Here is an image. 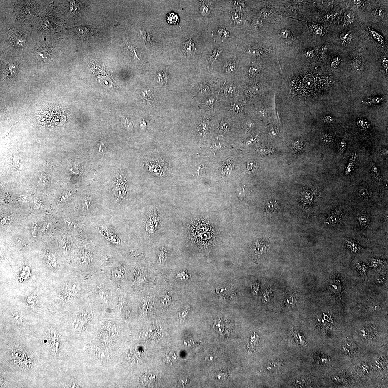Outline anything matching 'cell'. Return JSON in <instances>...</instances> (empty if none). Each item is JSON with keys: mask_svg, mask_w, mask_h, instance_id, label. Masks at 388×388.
<instances>
[{"mask_svg": "<svg viewBox=\"0 0 388 388\" xmlns=\"http://www.w3.org/2000/svg\"><path fill=\"white\" fill-rule=\"evenodd\" d=\"M200 12L204 16H207L209 12V9L208 5L204 2H201Z\"/></svg>", "mask_w": 388, "mask_h": 388, "instance_id": "cell-27", "label": "cell"}, {"mask_svg": "<svg viewBox=\"0 0 388 388\" xmlns=\"http://www.w3.org/2000/svg\"><path fill=\"white\" fill-rule=\"evenodd\" d=\"M285 305L289 307H292L296 304V300L295 295L291 292H287L284 298Z\"/></svg>", "mask_w": 388, "mask_h": 388, "instance_id": "cell-6", "label": "cell"}, {"mask_svg": "<svg viewBox=\"0 0 388 388\" xmlns=\"http://www.w3.org/2000/svg\"><path fill=\"white\" fill-rule=\"evenodd\" d=\"M357 125L363 129H368L370 127V123L366 119L359 118L357 119Z\"/></svg>", "mask_w": 388, "mask_h": 388, "instance_id": "cell-22", "label": "cell"}, {"mask_svg": "<svg viewBox=\"0 0 388 388\" xmlns=\"http://www.w3.org/2000/svg\"><path fill=\"white\" fill-rule=\"evenodd\" d=\"M266 208L268 212H270V213L274 212L277 208V202L274 201L269 202L266 205Z\"/></svg>", "mask_w": 388, "mask_h": 388, "instance_id": "cell-24", "label": "cell"}, {"mask_svg": "<svg viewBox=\"0 0 388 388\" xmlns=\"http://www.w3.org/2000/svg\"><path fill=\"white\" fill-rule=\"evenodd\" d=\"M155 379V375L151 373H143L140 378V380L146 386H150L154 383Z\"/></svg>", "mask_w": 388, "mask_h": 388, "instance_id": "cell-4", "label": "cell"}, {"mask_svg": "<svg viewBox=\"0 0 388 388\" xmlns=\"http://www.w3.org/2000/svg\"><path fill=\"white\" fill-rule=\"evenodd\" d=\"M178 360V357L174 353L170 352L166 354V356L165 361L167 364H172L175 363Z\"/></svg>", "mask_w": 388, "mask_h": 388, "instance_id": "cell-18", "label": "cell"}, {"mask_svg": "<svg viewBox=\"0 0 388 388\" xmlns=\"http://www.w3.org/2000/svg\"><path fill=\"white\" fill-rule=\"evenodd\" d=\"M303 87L304 89H306L307 90L308 89V90L312 89L315 85V80L313 77V76L311 75H308L306 76L304 79L303 81Z\"/></svg>", "mask_w": 388, "mask_h": 388, "instance_id": "cell-9", "label": "cell"}, {"mask_svg": "<svg viewBox=\"0 0 388 388\" xmlns=\"http://www.w3.org/2000/svg\"><path fill=\"white\" fill-rule=\"evenodd\" d=\"M347 245L349 249L352 252L356 253L360 249L358 245H357L354 241H348Z\"/></svg>", "mask_w": 388, "mask_h": 388, "instance_id": "cell-25", "label": "cell"}, {"mask_svg": "<svg viewBox=\"0 0 388 388\" xmlns=\"http://www.w3.org/2000/svg\"><path fill=\"white\" fill-rule=\"evenodd\" d=\"M246 192L245 188H244V187H243L241 190H240L239 192V197L240 198H244L245 196Z\"/></svg>", "mask_w": 388, "mask_h": 388, "instance_id": "cell-46", "label": "cell"}, {"mask_svg": "<svg viewBox=\"0 0 388 388\" xmlns=\"http://www.w3.org/2000/svg\"><path fill=\"white\" fill-rule=\"evenodd\" d=\"M32 230V233L33 235H36L37 233V231H38V227H37V224L36 223L34 224L33 225Z\"/></svg>", "mask_w": 388, "mask_h": 388, "instance_id": "cell-48", "label": "cell"}, {"mask_svg": "<svg viewBox=\"0 0 388 388\" xmlns=\"http://www.w3.org/2000/svg\"><path fill=\"white\" fill-rule=\"evenodd\" d=\"M234 3L236 7L238 8L239 9H242L245 7V3L242 1H235Z\"/></svg>", "mask_w": 388, "mask_h": 388, "instance_id": "cell-41", "label": "cell"}, {"mask_svg": "<svg viewBox=\"0 0 388 388\" xmlns=\"http://www.w3.org/2000/svg\"><path fill=\"white\" fill-rule=\"evenodd\" d=\"M346 141L344 139H343L340 142L339 145H338V152L339 154L342 155L343 154L344 152L346 150Z\"/></svg>", "mask_w": 388, "mask_h": 388, "instance_id": "cell-28", "label": "cell"}, {"mask_svg": "<svg viewBox=\"0 0 388 388\" xmlns=\"http://www.w3.org/2000/svg\"><path fill=\"white\" fill-rule=\"evenodd\" d=\"M112 275L114 279L116 280H122L124 277V275L121 271L118 270H115L112 273Z\"/></svg>", "mask_w": 388, "mask_h": 388, "instance_id": "cell-33", "label": "cell"}, {"mask_svg": "<svg viewBox=\"0 0 388 388\" xmlns=\"http://www.w3.org/2000/svg\"><path fill=\"white\" fill-rule=\"evenodd\" d=\"M340 38L343 43H349L351 41L352 33L350 31L344 32L340 34Z\"/></svg>", "mask_w": 388, "mask_h": 388, "instance_id": "cell-16", "label": "cell"}, {"mask_svg": "<svg viewBox=\"0 0 388 388\" xmlns=\"http://www.w3.org/2000/svg\"><path fill=\"white\" fill-rule=\"evenodd\" d=\"M370 171L373 177L375 179L376 182L379 185L382 184V179L377 166L374 162H372L370 164Z\"/></svg>", "mask_w": 388, "mask_h": 388, "instance_id": "cell-2", "label": "cell"}, {"mask_svg": "<svg viewBox=\"0 0 388 388\" xmlns=\"http://www.w3.org/2000/svg\"><path fill=\"white\" fill-rule=\"evenodd\" d=\"M380 153L381 155L382 156H383V157H385V156H387L388 153L387 149H382V150H381V151H380Z\"/></svg>", "mask_w": 388, "mask_h": 388, "instance_id": "cell-51", "label": "cell"}, {"mask_svg": "<svg viewBox=\"0 0 388 388\" xmlns=\"http://www.w3.org/2000/svg\"><path fill=\"white\" fill-rule=\"evenodd\" d=\"M172 300V297L170 294L168 292H165L162 294L161 298V302L164 306L169 305Z\"/></svg>", "mask_w": 388, "mask_h": 388, "instance_id": "cell-21", "label": "cell"}, {"mask_svg": "<svg viewBox=\"0 0 388 388\" xmlns=\"http://www.w3.org/2000/svg\"><path fill=\"white\" fill-rule=\"evenodd\" d=\"M279 131V127L277 126H275L271 129L270 132V136L271 137L274 138L277 136L278 134Z\"/></svg>", "mask_w": 388, "mask_h": 388, "instance_id": "cell-38", "label": "cell"}, {"mask_svg": "<svg viewBox=\"0 0 388 388\" xmlns=\"http://www.w3.org/2000/svg\"><path fill=\"white\" fill-rule=\"evenodd\" d=\"M247 169L250 172H252L255 170V163L250 161L248 162L247 165Z\"/></svg>", "mask_w": 388, "mask_h": 388, "instance_id": "cell-42", "label": "cell"}, {"mask_svg": "<svg viewBox=\"0 0 388 388\" xmlns=\"http://www.w3.org/2000/svg\"><path fill=\"white\" fill-rule=\"evenodd\" d=\"M371 34L373 37L378 42L382 43L383 41V38L380 34H378L377 32L374 31V30H372L371 31Z\"/></svg>", "mask_w": 388, "mask_h": 388, "instance_id": "cell-31", "label": "cell"}, {"mask_svg": "<svg viewBox=\"0 0 388 388\" xmlns=\"http://www.w3.org/2000/svg\"><path fill=\"white\" fill-rule=\"evenodd\" d=\"M141 96L143 100L146 102V103L150 104L152 103L153 94L150 89H145L142 92Z\"/></svg>", "mask_w": 388, "mask_h": 388, "instance_id": "cell-11", "label": "cell"}, {"mask_svg": "<svg viewBox=\"0 0 388 388\" xmlns=\"http://www.w3.org/2000/svg\"><path fill=\"white\" fill-rule=\"evenodd\" d=\"M236 67V64L235 62L233 61H230L228 62L225 66V68L227 72L228 73H232L235 70Z\"/></svg>", "mask_w": 388, "mask_h": 388, "instance_id": "cell-23", "label": "cell"}, {"mask_svg": "<svg viewBox=\"0 0 388 388\" xmlns=\"http://www.w3.org/2000/svg\"><path fill=\"white\" fill-rule=\"evenodd\" d=\"M354 2L358 7H361L363 5L364 1H354Z\"/></svg>", "mask_w": 388, "mask_h": 388, "instance_id": "cell-50", "label": "cell"}, {"mask_svg": "<svg viewBox=\"0 0 388 388\" xmlns=\"http://www.w3.org/2000/svg\"><path fill=\"white\" fill-rule=\"evenodd\" d=\"M218 35L223 38H227L230 36L228 31L224 29H220L218 31Z\"/></svg>", "mask_w": 388, "mask_h": 388, "instance_id": "cell-34", "label": "cell"}, {"mask_svg": "<svg viewBox=\"0 0 388 388\" xmlns=\"http://www.w3.org/2000/svg\"><path fill=\"white\" fill-rule=\"evenodd\" d=\"M306 193H304V195H306L304 197L306 198V202L308 204H311L313 203L315 201L316 198H317V190H314V188H310L309 189H308L306 190Z\"/></svg>", "mask_w": 388, "mask_h": 388, "instance_id": "cell-5", "label": "cell"}, {"mask_svg": "<svg viewBox=\"0 0 388 388\" xmlns=\"http://www.w3.org/2000/svg\"><path fill=\"white\" fill-rule=\"evenodd\" d=\"M357 157V155L356 153L353 152L352 153L350 161H349L348 164L347 165L346 172H345V174H346V175H349L351 172L353 170V169L356 164Z\"/></svg>", "mask_w": 388, "mask_h": 388, "instance_id": "cell-7", "label": "cell"}, {"mask_svg": "<svg viewBox=\"0 0 388 388\" xmlns=\"http://www.w3.org/2000/svg\"><path fill=\"white\" fill-rule=\"evenodd\" d=\"M222 53V50L216 48L214 50L210 56L209 60L212 63L215 62L220 56Z\"/></svg>", "mask_w": 388, "mask_h": 388, "instance_id": "cell-20", "label": "cell"}, {"mask_svg": "<svg viewBox=\"0 0 388 388\" xmlns=\"http://www.w3.org/2000/svg\"><path fill=\"white\" fill-rule=\"evenodd\" d=\"M373 15L376 19H383L384 17L385 13L383 9L377 8L373 11Z\"/></svg>", "mask_w": 388, "mask_h": 388, "instance_id": "cell-26", "label": "cell"}, {"mask_svg": "<svg viewBox=\"0 0 388 388\" xmlns=\"http://www.w3.org/2000/svg\"><path fill=\"white\" fill-rule=\"evenodd\" d=\"M290 29L284 28L280 30L278 34L280 40L284 43L292 44L294 40V35Z\"/></svg>", "mask_w": 388, "mask_h": 388, "instance_id": "cell-1", "label": "cell"}, {"mask_svg": "<svg viewBox=\"0 0 388 388\" xmlns=\"http://www.w3.org/2000/svg\"><path fill=\"white\" fill-rule=\"evenodd\" d=\"M12 318L16 323H20L22 322V315L19 312H16L14 314Z\"/></svg>", "mask_w": 388, "mask_h": 388, "instance_id": "cell-36", "label": "cell"}, {"mask_svg": "<svg viewBox=\"0 0 388 388\" xmlns=\"http://www.w3.org/2000/svg\"><path fill=\"white\" fill-rule=\"evenodd\" d=\"M383 261L378 259H373L371 262V266L375 269H378L381 267L383 263Z\"/></svg>", "mask_w": 388, "mask_h": 388, "instance_id": "cell-30", "label": "cell"}, {"mask_svg": "<svg viewBox=\"0 0 388 388\" xmlns=\"http://www.w3.org/2000/svg\"><path fill=\"white\" fill-rule=\"evenodd\" d=\"M323 140L326 143H332L334 140V136L332 133L326 132L322 135Z\"/></svg>", "mask_w": 388, "mask_h": 388, "instance_id": "cell-29", "label": "cell"}, {"mask_svg": "<svg viewBox=\"0 0 388 388\" xmlns=\"http://www.w3.org/2000/svg\"><path fill=\"white\" fill-rule=\"evenodd\" d=\"M232 20L236 25H239L241 24L242 22V18L241 14L238 12L234 11L231 14Z\"/></svg>", "mask_w": 388, "mask_h": 388, "instance_id": "cell-19", "label": "cell"}, {"mask_svg": "<svg viewBox=\"0 0 388 388\" xmlns=\"http://www.w3.org/2000/svg\"><path fill=\"white\" fill-rule=\"evenodd\" d=\"M219 130L224 133H227L228 132V125L226 122H221L219 125Z\"/></svg>", "mask_w": 388, "mask_h": 388, "instance_id": "cell-35", "label": "cell"}, {"mask_svg": "<svg viewBox=\"0 0 388 388\" xmlns=\"http://www.w3.org/2000/svg\"><path fill=\"white\" fill-rule=\"evenodd\" d=\"M184 49L187 54L192 53L195 50L194 43L191 39L186 41L184 46Z\"/></svg>", "mask_w": 388, "mask_h": 388, "instance_id": "cell-14", "label": "cell"}, {"mask_svg": "<svg viewBox=\"0 0 388 388\" xmlns=\"http://www.w3.org/2000/svg\"><path fill=\"white\" fill-rule=\"evenodd\" d=\"M356 267L360 274L365 278H367V271L368 267L362 262L359 261L356 265Z\"/></svg>", "mask_w": 388, "mask_h": 388, "instance_id": "cell-13", "label": "cell"}, {"mask_svg": "<svg viewBox=\"0 0 388 388\" xmlns=\"http://www.w3.org/2000/svg\"><path fill=\"white\" fill-rule=\"evenodd\" d=\"M261 24V23L259 20H255L253 22V25L254 27H255V28H259V27H260Z\"/></svg>", "mask_w": 388, "mask_h": 388, "instance_id": "cell-49", "label": "cell"}, {"mask_svg": "<svg viewBox=\"0 0 388 388\" xmlns=\"http://www.w3.org/2000/svg\"><path fill=\"white\" fill-rule=\"evenodd\" d=\"M340 59L338 57H335L332 59L331 61V66L333 67H337L339 64L340 62Z\"/></svg>", "mask_w": 388, "mask_h": 388, "instance_id": "cell-43", "label": "cell"}, {"mask_svg": "<svg viewBox=\"0 0 388 388\" xmlns=\"http://www.w3.org/2000/svg\"><path fill=\"white\" fill-rule=\"evenodd\" d=\"M138 35L141 39L145 42H151V37L149 33H147L144 30H139L138 32Z\"/></svg>", "mask_w": 388, "mask_h": 388, "instance_id": "cell-17", "label": "cell"}, {"mask_svg": "<svg viewBox=\"0 0 388 388\" xmlns=\"http://www.w3.org/2000/svg\"><path fill=\"white\" fill-rule=\"evenodd\" d=\"M166 257V255L165 251L163 249L162 251H161V253L160 254L159 257L158 258L159 261L161 263H163L164 261L165 260Z\"/></svg>", "mask_w": 388, "mask_h": 388, "instance_id": "cell-44", "label": "cell"}, {"mask_svg": "<svg viewBox=\"0 0 388 388\" xmlns=\"http://www.w3.org/2000/svg\"><path fill=\"white\" fill-rule=\"evenodd\" d=\"M354 20V16L352 13H348L344 18V24L348 25L352 23Z\"/></svg>", "mask_w": 388, "mask_h": 388, "instance_id": "cell-32", "label": "cell"}, {"mask_svg": "<svg viewBox=\"0 0 388 388\" xmlns=\"http://www.w3.org/2000/svg\"><path fill=\"white\" fill-rule=\"evenodd\" d=\"M382 63L383 68H384L387 74H388V61L387 57H385L382 58Z\"/></svg>", "mask_w": 388, "mask_h": 388, "instance_id": "cell-40", "label": "cell"}, {"mask_svg": "<svg viewBox=\"0 0 388 388\" xmlns=\"http://www.w3.org/2000/svg\"><path fill=\"white\" fill-rule=\"evenodd\" d=\"M333 120V118L330 115H326L323 118V121L324 122L328 124L332 123Z\"/></svg>", "mask_w": 388, "mask_h": 388, "instance_id": "cell-45", "label": "cell"}, {"mask_svg": "<svg viewBox=\"0 0 388 388\" xmlns=\"http://www.w3.org/2000/svg\"><path fill=\"white\" fill-rule=\"evenodd\" d=\"M263 49L259 47L250 46L246 50V53L252 56H259L263 54Z\"/></svg>", "mask_w": 388, "mask_h": 388, "instance_id": "cell-8", "label": "cell"}, {"mask_svg": "<svg viewBox=\"0 0 388 388\" xmlns=\"http://www.w3.org/2000/svg\"><path fill=\"white\" fill-rule=\"evenodd\" d=\"M78 33L82 38L88 39L93 34V33L89 28L82 26L78 29Z\"/></svg>", "mask_w": 388, "mask_h": 388, "instance_id": "cell-12", "label": "cell"}, {"mask_svg": "<svg viewBox=\"0 0 388 388\" xmlns=\"http://www.w3.org/2000/svg\"><path fill=\"white\" fill-rule=\"evenodd\" d=\"M257 69L255 68L254 67H250L249 70H248V72H249V74H252V75H254V74H256L257 72Z\"/></svg>", "mask_w": 388, "mask_h": 388, "instance_id": "cell-47", "label": "cell"}, {"mask_svg": "<svg viewBox=\"0 0 388 388\" xmlns=\"http://www.w3.org/2000/svg\"><path fill=\"white\" fill-rule=\"evenodd\" d=\"M233 108L235 111L236 112H239V111L240 108L237 105H234L233 106Z\"/></svg>", "mask_w": 388, "mask_h": 388, "instance_id": "cell-52", "label": "cell"}, {"mask_svg": "<svg viewBox=\"0 0 388 388\" xmlns=\"http://www.w3.org/2000/svg\"><path fill=\"white\" fill-rule=\"evenodd\" d=\"M176 277L181 280H185L188 279L189 278L188 275L184 271L180 272L178 274Z\"/></svg>", "mask_w": 388, "mask_h": 388, "instance_id": "cell-37", "label": "cell"}, {"mask_svg": "<svg viewBox=\"0 0 388 388\" xmlns=\"http://www.w3.org/2000/svg\"><path fill=\"white\" fill-rule=\"evenodd\" d=\"M166 20L168 23L172 25H175L178 24L179 21L178 15L176 14L172 13V12L168 13L167 15Z\"/></svg>", "mask_w": 388, "mask_h": 388, "instance_id": "cell-15", "label": "cell"}, {"mask_svg": "<svg viewBox=\"0 0 388 388\" xmlns=\"http://www.w3.org/2000/svg\"><path fill=\"white\" fill-rule=\"evenodd\" d=\"M127 47L128 52L135 59L138 60H140L141 59V56L138 51L137 48L131 44H128Z\"/></svg>", "mask_w": 388, "mask_h": 388, "instance_id": "cell-10", "label": "cell"}, {"mask_svg": "<svg viewBox=\"0 0 388 388\" xmlns=\"http://www.w3.org/2000/svg\"><path fill=\"white\" fill-rule=\"evenodd\" d=\"M294 332L295 337V338H296V340L299 342L301 344L304 345L305 344V341L303 339H302V338H303V336H302L301 335H300V334H299L298 332L296 331V332Z\"/></svg>", "mask_w": 388, "mask_h": 388, "instance_id": "cell-39", "label": "cell"}, {"mask_svg": "<svg viewBox=\"0 0 388 388\" xmlns=\"http://www.w3.org/2000/svg\"><path fill=\"white\" fill-rule=\"evenodd\" d=\"M329 288L332 293L336 295L340 294L342 291V285L340 280L331 279L329 282Z\"/></svg>", "mask_w": 388, "mask_h": 388, "instance_id": "cell-3", "label": "cell"}]
</instances>
